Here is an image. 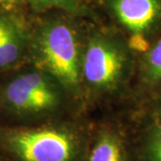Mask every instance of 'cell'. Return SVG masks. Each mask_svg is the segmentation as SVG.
Segmentation results:
<instances>
[{
  "mask_svg": "<svg viewBox=\"0 0 161 161\" xmlns=\"http://www.w3.org/2000/svg\"><path fill=\"white\" fill-rule=\"evenodd\" d=\"M125 117L130 125L143 121L161 125V94L130 108V113H127Z\"/></svg>",
  "mask_w": 161,
  "mask_h": 161,
  "instance_id": "cell-11",
  "label": "cell"
},
{
  "mask_svg": "<svg viewBox=\"0 0 161 161\" xmlns=\"http://www.w3.org/2000/svg\"><path fill=\"white\" fill-rule=\"evenodd\" d=\"M31 20L21 12H0V75L27 63Z\"/></svg>",
  "mask_w": 161,
  "mask_h": 161,
  "instance_id": "cell-7",
  "label": "cell"
},
{
  "mask_svg": "<svg viewBox=\"0 0 161 161\" xmlns=\"http://www.w3.org/2000/svg\"><path fill=\"white\" fill-rule=\"evenodd\" d=\"M137 56L127 39L103 22L88 23L81 67L86 111L95 106L128 102Z\"/></svg>",
  "mask_w": 161,
  "mask_h": 161,
  "instance_id": "cell-2",
  "label": "cell"
},
{
  "mask_svg": "<svg viewBox=\"0 0 161 161\" xmlns=\"http://www.w3.org/2000/svg\"><path fill=\"white\" fill-rule=\"evenodd\" d=\"M92 6L107 19L103 23L126 38L137 57L161 34V0H92Z\"/></svg>",
  "mask_w": 161,
  "mask_h": 161,
  "instance_id": "cell-5",
  "label": "cell"
},
{
  "mask_svg": "<svg viewBox=\"0 0 161 161\" xmlns=\"http://www.w3.org/2000/svg\"><path fill=\"white\" fill-rule=\"evenodd\" d=\"M94 123L87 114L31 125L0 123V154L8 161H84Z\"/></svg>",
  "mask_w": 161,
  "mask_h": 161,
  "instance_id": "cell-3",
  "label": "cell"
},
{
  "mask_svg": "<svg viewBox=\"0 0 161 161\" xmlns=\"http://www.w3.org/2000/svg\"><path fill=\"white\" fill-rule=\"evenodd\" d=\"M0 161H8V160H7L6 158H4L3 156L0 154Z\"/></svg>",
  "mask_w": 161,
  "mask_h": 161,
  "instance_id": "cell-13",
  "label": "cell"
},
{
  "mask_svg": "<svg viewBox=\"0 0 161 161\" xmlns=\"http://www.w3.org/2000/svg\"><path fill=\"white\" fill-rule=\"evenodd\" d=\"M28 6L34 14L56 10L79 17L96 19L92 0H28Z\"/></svg>",
  "mask_w": 161,
  "mask_h": 161,
  "instance_id": "cell-10",
  "label": "cell"
},
{
  "mask_svg": "<svg viewBox=\"0 0 161 161\" xmlns=\"http://www.w3.org/2000/svg\"><path fill=\"white\" fill-rule=\"evenodd\" d=\"M130 127L134 161H161L160 125L143 121Z\"/></svg>",
  "mask_w": 161,
  "mask_h": 161,
  "instance_id": "cell-9",
  "label": "cell"
},
{
  "mask_svg": "<svg viewBox=\"0 0 161 161\" xmlns=\"http://www.w3.org/2000/svg\"><path fill=\"white\" fill-rule=\"evenodd\" d=\"M86 19L56 10L35 14V19L31 20L26 63L54 76L66 89L82 113L87 112L81 85L82 58L89 23Z\"/></svg>",
  "mask_w": 161,
  "mask_h": 161,
  "instance_id": "cell-1",
  "label": "cell"
},
{
  "mask_svg": "<svg viewBox=\"0 0 161 161\" xmlns=\"http://www.w3.org/2000/svg\"><path fill=\"white\" fill-rule=\"evenodd\" d=\"M82 113L54 76L31 64L0 79V123L31 125Z\"/></svg>",
  "mask_w": 161,
  "mask_h": 161,
  "instance_id": "cell-4",
  "label": "cell"
},
{
  "mask_svg": "<svg viewBox=\"0 0 161 161\" xmlns=\"http://www.w3.org/2000/svg\"><path fill=\"white\" fill-rule=\"evenodd\" d=\"M84 161H134L132 129L124 116L95 121Z\"/></svg>",
  "mask_w": 161,
  "mask_h": 161,
  "instance_id": "cell-6",
  "label": "cell"
},
{
  "mask_svg": "<svg viewBox=\"0 0 161 161\" xmlns=\"http://www.w3.org/2000/svg\"><path fill=\"white\" fill-rule=\"evenodd\" d=\"M161 94V34L137 57L128 102L130 108Z\"/></svg>",
  "mask_w": 161,
  "mask_h": 161,
  "instance_id": "cell-8",
  "label": "cell"
},
{
  "mask_svg": "<svg viewBox=\"0 0 161 161\" xmlns=\"http://www.w3.org/2000/svg\"><path fill=\"white\" fill-rule=\"evenodd\" d=\"M24 5L28 6V0H0V12H21Z\"/></svg>",
  "mask_w": 161,
  "mask_h": 161,
  "instance_id": "cell-12",
  "label": "cell"
}]
</instances>
